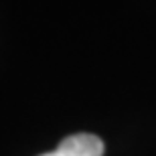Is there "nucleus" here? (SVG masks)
I'll use <instances>...</instances> for the list:
<instances>
[{
	"instance_id": "obj_1",
	"label": "nucleus",
	"mask_w": 156,
	"mask_h": 156,
	"mask_svg": "<svg viewBox=\"0 0 156 156\" xmlns=\"http://www.w3.org/2000/svg\"><path fill=\"white\" fill-rule=\"evenodd\" d=\"M105 146L101 138H98L95 134H73L61 142L53 152L41 156H104Z\"/></svg>"
}]
</instances>
